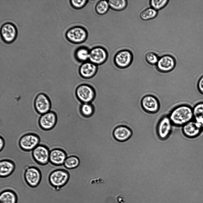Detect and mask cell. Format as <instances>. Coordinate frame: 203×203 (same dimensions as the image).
I'll return each instance as SVG.
<instances>
[{
    "label": "cell",
    "mask_w": 203,
    "mask_h": 203,
    "mask_svg": "<svg viewBox=\"0 0 203 203\" xmlns=\"http://www.w3.org/2000/svg\"><path fill=\"white\" fill-rule=\"evenodd\" d=\"M40 138L35 133H26L22 136L19 139L18 144L22 151L28 152L32 151L40 144Z\"/></svg>",
    "instance_id": "277c9868"
},
{
    "label": "cell",
    "mask_w": 203,
    "mask_h": 203,
    "mask_svg": "<svg viewBox=\"0 0 203 203\" xmlns=\"http://www.w3.org/2000/svg\"><path fill=\"white\" fill-rule=\"evenodd\" d=\"M157 14V10L152 8H150L142 11L140 14V16L142 19L147 20L155 18Z\"/></svg>",
    "instance_id": "4316f807"
},
{
    "label": "cell",
    "mask_w": 203,
    "mask_h": 203,
    "mask_svg": "<svg viewBox=\"0 0 203 203\" xmlns=\"http://www.w3.org/2000/svg\"><path fill=\"white\" fill-rule=\"evenodd\" d=\"M15 164L12 160L4 159L0 161V177L4 178L10 176L15 169Z\"/></svg>",
    "instance_id": "d6986e66"
},
{
    "label": "cell",
    "mask_w": 203,
    "mask_h": 203,
    "mask_svg": "<svg viewBox=\"0 0 203 203\" xmlns=\"http://www.w3.org/2000/svg\"><path fill=\"white\" fill-rule=\"evenodd\" d=\"M198 89L199 91L203 94V76L199 80L197 84Z\"/></svg>",
    "instance_id": "1f68e13d"
},
{
    "label": "cell",
    "mask_w": 203,
    "mask_h": 203,
    "mask_svg": "<svg viewBox=\"0 0 203 203\" xmlns=\"http://www.w3.org/2000/svg\"><path fill=\"white\" fill-rule=\"evenodd\" d=\"M76 94L78 99L83 103H91L95 95L93 87L86 84L79 85L76 89Z\"/></svg>",
    "instance_id": "9c48e42d"
},
{
    "label": "cell",
    "mask_w": 203,
    "mask_h": 203,
    "mask_svg": "<svg viewBox=\"0 0 203 203\" xmlns=\"http://www.w3.org/2000/svg\"><path fill=\"white\" fill-rule=\"evenodd\" d=\"M108 54L104 48L97 46L90 49L89 60L97 65H101L107 59Z\"/></svg>",
    "instance_id": "30bf717a"
},
{
    "label": "cell",
    "mask_w": 203,
    "mask_h": 203,
    "mask_svg": "<svg viewBox=\"0 0 203 203\" xmlns=\"http://www.w3.org/2000/svg\"><path fill=\"white\" fill-rule=\"evenodd\" d=\"M168 116L173 125L178 127H182L193 119V109L185 104H180L175 107Z\"/></svg>",
    "instance_id": "6da1fadb"
},
{
    "label": "cell",
    "mask_w": 203,
    "mask_h": 203,
    "mask_svg": "<svg viewBox=\"0 0 203 203\" xmlns=\"http://www.w3.org/2000/svg\"><path fill=\"white\" fill-rule=\"evenodd\" d=\"M145 60L149 64L156 65L159 59L157 55L153 52H148L145 56Z\"/></svg>",
    "instance_id": "f546056e"
},
{
    "label": "cell",
    "mask_w": 203,
    "mask_h": 203,
    "mask_svg": "<svg viewBox=\"0 0 203 203\" xmlns=\"http://www.w3.org/2000/svg\"><path fill=\"white\" fill-rule=\"evenodd\" d=\"M132 131L128 126L119 125L114 129L113 135L115 139L120 142H124L129 139L132 135Z\"/></svg>",
    "instance_id": "ac0fdd59"
},
{
    "label": "cell",
    "mask_w": 203,
    "mask_h": 203,
    "mask_svg": "<svg viewBox=\"0 0 203 203\" xmlns=\"http://www.w3.org/2000/svg\"><path fill=\"white\" fill-rule=\"evenodd\" d=\"M80 111L83 116L89 117L92 116L93 114L94 108L91 103H82L81 106Z\"/></svg>",
    "instance_id": "83f0119b"
},
{
    "label": "cell",
    "mask_w": 203,
    "mask_h": 203,
    "mask_svg": "<svg viewBox=\"0 0 203 203\" xmlns=\"http://www.w3.org/2000/svg\"><path fill=\"white\" fill-rule=\"evenodd\" d=\"M0 151L1 152L4 149L5 145V141L3 137L1 136L0 137Z\"/></svg>",
    "instance_id": "d6a6232c"
},
{
    "label": "cell",
    "mask_w": 203,
    "mask_h": 203,
    "mask_svg": "<svg viewBox=\"0 0 203 203\" xmlns=\"http://www.w3.org/2000/svg\"><path fill=\"white\" fill-rule=\"evenodd\" d=\"M182 129L185 136L187 138H193L200 134L203 130V127L193 120L183 126Z\"/></svg>",
    "instance_id": "e0dca14e"
},
{
    "label": "cell",
    "mask_w": 203,
    "mask_h": 203,
    "mask_svg": "<svg viewBox=\"0 0 203 203\" xmlns=\"http://www.w3.org/2000/svg\"><path fill=\"white\" fill-rule=\"evenodd\" d=\"M50 151L46 145L40 144L32 151V158L38 165L45 166L49 162Z\"/></svg>",
    "instance_id": "8992f818"
},
{
    "label": "cell",
    "mask_w": 203,
    "mask_h": 203,
    "mask_svg": "<svg viewBox=\"0 0 203 203\" xmlns=\"http://www.w3.org/2000/svg\"><path fill=\"white\" fill-rule=\"evenodd\" d=\"M176 65V61L171 56L165 55L159 59L156 66L157 70L162 73H167L172 71Z\"/></svg>",
    "instance_id": "2e32d148"
},
{
    "label": "cell",
    "mask_w": 203,
    "mask_h": 203,
    "mask_svg": "<svg viewBox=\"0 0 203 203\" xmlns=\"http://www.w3.org/2000/svg\"><path fill=\"white\" fill-rule=\"evenodd\" d=\"M97 69V65L89 61L84 62L81 65L79 73L81 76L85 78H89L93 77Z\"/></svg>",
    "instance_id": "ffe728a7"
},
{
    "label": "cell",
    "mask_w": 203,
    "mask_h": 203,
    "mask_svg": "<svg viewBox=\"0 0 203 203\" xmlns=\"http://www.w3.org/2000/svg\"><path fill=\"white\" fill-rule=\"evenodd\" d=\"M193 120L203 127V102L196 104L193 108Z\"/></svg>",
    "instance_id": "603a6c76"
},
{
    "label": "cell",
    "mask_w": 203,
    "mask_h": 203,
    "mask_svg": "<svg viewBox=\"0 0 203 203\" xmlns=\"http://www.w3.org/2000/svg\"><path fill=\"white\" fill-rule=\"evenodd\" d=\"M80 163L79 158L75 156H67L63 165V166L67 169H70L78 167Z\"/></svg>",
    "instance_id": "484cf974"
},
{
    "label": "cell",
    "mask_w": 203,
    "mask_h": 203,
    "mask_svg": "<svg viewBox=\"0 0 203 203\" xmlns=\"http://www.w3.org/2000/svg\"><path fill=\"white\" fill-rule=\"evenodd\" d=\"M18 196L16 193L11 189L2 191L0 194V203H17Z\"/></svg>",
    "instance_id": "44dd1931"
},
{
    "label": "cell",
    "mask_w": 203,
    "mask_h": 203,
    "mask_svg": "<svg viewBox=\"0 0 203 203\" xmlns=\"http://www.w3.org/2000/svg\"><path fill=\"white\" fill-rule=\"evenodd\" d=\"M69 178L68 171L63 166V168L52 171L49 174L48 180L50 186L55 191H58L66 185Z\"/></svg>",
    "instance_id": "7a4b0ae2"
},
{
    "label": "cell",
    "mask_w": 203,
    "mask_h": 203,
    "mask_svg": "<svg viewBox=\"0 0 203 203\" xmlns=\"http://www.w3.org/2000/svg\"><path fill=\"white\" fill-rule=\"evenodd\" d=\"M51 106L50 99L46 95L40 93L37 95L34 101V106L38 114L42 115L49 112Z\"/></svg>",
    "instance_id": "9a60e30c"
},
{
    "label": "cell",
    "mask_w": 203,
    "mask_h": 203,
    "mask_svg": "<svg viewBox=\"0 0 203 203\" xmlns=\"http://www.w3.org/2000/svg\"><path fill=\"white\" fill-rule=\"evenodd\" d=\"M141 106L143 110L149 114H155L159 110L160 104L157 98L154 95H144L141 100Z\"/></svg>",
    "instance_id": "ba28073f"
},
{
    "label": "cell",
    "mask_w": 203,
    "mask_h": 203,
    "mask_svg": "<svg viewBox=\"0 0 203 203\" xmlns=\"http://www.w3.org/2000/svg\"><path fill=\"white\" fill-rule=\"evenodd\" d=\"M67 157V153L62 147L54 148L50 151L49 163L55 166H62Z\"/></svg>",
    "instance_id": "5bb4252c"
},
{
    "label": "cell",
    "mask_w": 203,
    "mask_h": 203,
    "mask_svg": "<svg viewBox=\"0 0 203 203\" xmlns=\"http://www.w3.org/2000/svg\"><path fill=\"white\" fill-rule=\"evenodd\" d=\"M57 121V117L55 113L52 111H49L42 114L40 117L38 121V125L42 130L48 131L55 127Z\"/></svg>",
    "instance_id": "7c38bea8"
},
{
    "label": "cell",
    "mask_w": 203,
    "mask_h": 203,
    "mask_svg": "<svg viewBox=\"0 0 203 203\" xmlns=\"http://www.w3.org/2000/svg\"><path fill=\"white\" fill-rule=\"evenodd\" d=\"M173 126L168 115L162 116L157 125V133L159 138L162 140L167 139L172 132Z\"/></svg>",
    "instance_id": "52a82bcc"
},
{
    "label": "cell",
    "mask_w": 203,
    "mask_h": 203,
    "mask_svg": "<svg viewBox=\"0 0 203 203\" xmlns=\"http://www.w3.org/2000/svg\"><path fill=\"white\" fill-rule=\"evenodd\" d=\"M90 49L88 48L82 46L78 47L75 50L74 56L79 62L83 63L89 61Z\"/></svg>",
    "instance_id": "7402d4cb"
},
{
    "label": "cell",
    "mask_w": 203,
    "mask_h": 203,
    "mask_svg": "<svg viewBox=\"0 0 203 203\" xmlns=\"http://www.w3.org/2000/svg\"><path fill=\"white\" fill-rule=\"evenodd\" d=\"M168 1V0H152L150 1V4L152 8L157 11L165 7Z\"/></svg>",
    "instance_id": "f1b7e54d"
},
{
    "label": "cell",
    "mask_w": 203,
    "mask_h": 203,
    "mask_svg": "<svg viewBox=\"0 0 203 203\" xmlns=\"http://www.w3.org/2000/svg\"><path fill=\"white\" fill-rule=\"evenodd\" d=\"M65 36L70 42L78 45L86 40L88 37V32L86 29L83 27L74 26L66 31Z\"/></svg>",
    "instance_id": "5b68a950"
},
{
    "label": "cell",
    "mask_w": 203,
    "mask_h": 203,
    "mask_svg": "<svg viewBox=\"0 0 203 203\" xmlns=\"http://www.w3.org/2000/svg\"><path fill=\"white\" fill-rule=\"evenodd\" d=\"M24 180L29 187L34 188L40 183L42 174L40 169L36 166L28 165L24 168L23 174Z\"/></svg>",
    "instance_id": "3957f363"
},
{
    "label": "cell",
    "mask_w": 203,
    "mask_h": 203,
    "mask_svg": "<svg viewBox=\"0 0 203 203\" xmlns=\"http://www.w3.org/2000/svg\"><path fill=\"white\" fill-rule=\"evenodd\" d=\"M89 1L86 0H71L70 1L71 6L75 10H80L84 7Z\"/></svg>",
    "instance_id": "4dcf8cb0"
},
{
    "label": "cell",
    "mask_w": 203,
    "mask_h": 203,
    "mask_svg": "<svg viewBox=\"0 0 203 203\" xmlns=\"http://www.w3.org/2000/svg\"><path fill=\"white\" fill-rule=\"evenodd\" d=\"M0 32L3 40L7 43L13 42L16 38L17 34L16 26L13 23L10 22L5 23L2 25Z\"/></svg>",
    "instance_id": "4fadbf2b"
},
{
    "label": "cell",
    "mask_w": 203,
    "mask_h": 203,
    "mask_svg": "<svg viewBox=\"0 0 203 203\" xmlns=\"http://www.w3.org/2000/svg\"><path fill=\"white\" fill-rule=\"evenodd\" d=\"M110 9L108 1L99 0L95 5V9L98 15H102L106 14Z\"/></svg>",
    "instance_id": "cb8c5ba5"
},
{
    "label": "cell",
    "mask_w": 203,
    "mask_h": 203,
    "mask_svg": "<svg viewBox=\"0 0 203 203\" xmlns=\"http://www.w3.org/2000/svg\"><path fill=\"white\" fill-rule=\"evenodd\" d=\"M133 59L132 52L127 50H122L117 52L114 55V60L115 65L121 68L129 67Z\"/></svg>",
    "instance_id": "8fae6325"
},
{
    "label": "cell",
    "mask_w": 203,
    "mask_h": 203,
    "mask_svg": "<svg viewBox=\"0 0 203 203\" xmlns=\"http://www.w3.org/2000/svg\"><path fill=\"white\" fill-rule=\"evenodd\" d=\"M108 2L110 9L115 11L124 10L127 5V1L125 0H110Z\"/></svg>",
    "instance_id": "d4e9b609"
}]
</instances>
